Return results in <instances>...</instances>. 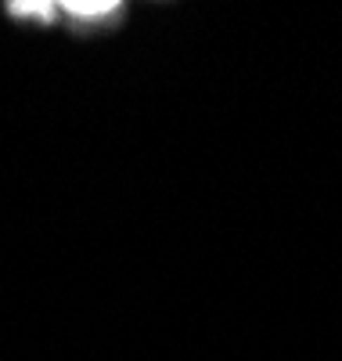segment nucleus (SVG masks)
I'll list each match as a JSON object with an SVG mask.
<instances>
[{"label":"nucleus","mask_w":342,"mask_h":361,"mask_svg":"<svg viewBox=\"0 0 342 361\" xmlns=\"http://www.w3.org/2000/svg\"><path fill=\"white\" fill-rule=\"evenodd\" d=\"M122 8L119 0H61L58 4V22H65L72 33H105L122 22Z\"/></svg>","instance_id":"1"},{"label":"nucleus","mask_w":342,"mask_h":361,"mask_svg":"<svg viewBox=\"0 0 342 361\" xmlns=\"http://www.w3.org/2000/svg\"><path fill=\"white\" fill-rule=\"evenodd\" d=\"M4 11L15 22L40 25V29H47V25L58 22V4H54V0H15V4H4Z\"/></svg>","instance_id":"2"}]
</instances>
